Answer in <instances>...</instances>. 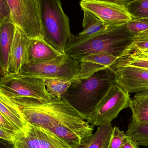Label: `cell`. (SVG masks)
<instances>
[{
  "instance_id": "6da1fadb",
  "label": "cell",
  "mask_w": 148,
  "mask_h": 148,
  "mask_svg": "<svg viewBox=\"0 0 148 148\" xmlns=\"http://www.w3.org/2000/svg\"><path fill=\"white\" fill-rule=\"evenodd\" d=\"M135 36L127 29L126 24L88 36L74 35L65 53L79 62L83 57L96 53L109 54L121 58L130 51Z\"/></svg>"
},
{
  "instance_id": "7a4b0ae2",
  "label": "cell",
  "mask_w": 148,
  "mask_h": 148,
  "mask_svg": "<svg viewBox=\"0 0 148 148\" xmlns=\"http://www.w3.org/2000/svg\"><path fill=\"white\" fill-rule=\"evenodd\" d=\"M115 84V73L110 67L86 79L73 80L61 99L70 104L87 121L110 86Z\"/></svg>"
},
{
  "instance_id": "3957f363",
  "label": "cell",
  "mask_w": 148,
  "mask_h": 148,
  "mask_svg": "<svg viewBox=\"0 0 148 148\" xmlns=\"http://www.w3.org/2000/svg\"><path fill=\"white\" fill-rule=\"evenodd\" d=\"M11 99L19 106L28 123L47 130L67 121L84 119L67 102L56 97H52L48 101L28 97Z\"/></svg>"
},
{
  "instance_id": "277c9868",
  "label": "cell",
  "mask_w": 148,
  "mask_h": 148,
  "mask_svg": "<svg viewBox=\"0 0 148 148\" xmlns=\"http://www.w3.org/2000/svg\"><path fill=\"white\" fill-rule=\"evenodd\" d=\"M40 15L44 40L61 53L73 39L70 20L61 0H41Z\"/></svg>"
},
{
  "instance_id": "5b68a950",
  "label": "cell",
  "mask_w": 148,
  "mask_h": 148,
  "mask_svg": "<svg viewBox=\"0 0 148 148\" xmlns=\"http://www.w3.org/2000/svg\"><path fill=\"white\" fill-rule=\"evenodd\" d=\"M80 62L67 54L54 60L36 64H26L22 67L18 75L34 77L42 79L73 80L78 74Z\"/></svg>"
},
{
  "instance_id": "8992f818",
  "label": "cell",
  "mask_w": 148,
  "mask_h": 148,
  "mask_svg": "<svg viewBox=\"0 0 148 148\" xmlns=\"http://www.w3.org/2000/svg\"><path fill=\"white\" fill-rule=\"evenodd\" d=\"M130 94L117 84L110 86L87 120L91 125L99 126L111 123L120 112L129 108Z\"/></svg>"
},
{
  "instance_id": "52a82bcc",
  "label": "cell",
  "mask_w": 148,
  "mask_h": 148,
  "mask_svg": "<svg viewBox=\"0 0 148 148\" xmlns=\"http://www.w3.org/2000/svg\"><path fill=\"white\" fill-rule=\"evenodd\" d=\"M0 93L10 98L28 97L48 101L52 97L47 91L44 79L18 75L1 77Z\"/></svg>"
},
{
  "instance_id": "ba28073f",
  "label": "cell",
  "mask_w": 148,
  "mask_h": 148,
  "mask_svg": "<svg viewBox=\"0 0 148 148\" xmlns=\"http://www.w3.org/2000/svg\"><path fill=\"white\" fill-rule=\"evenodd\" d=\"M13 23L30 38L43 37L40 11L35 0H7Z\"/></svg>"
},
{
  "instance_id": "9c48e42d",
  "label": "cell",
  "mask_w": 148,
  "mask_h": 148,
  "mask_svg": "<svg viewBox=\"0 0 148 148\" xmlns=\"http://www.w3.org/2000/svg\"><path fill=\"white\" fill-rule=\"evenodd\" d=\"M80 5L83 11L93 13L108 28L123 26L133 20L124 4L101 0H81Z\"/></svg>"
},
{
  "instance_id": "30bf717a",
  "label": "cell",
  "mask_w": 148,
  "mask_h": 148,
  "mask_svg": "<svg viewBox=\"0 0 148 148\" xmlns=\"http://www.w3.org/2000/svg\"><path fill=\"white\" fill-rule=\"evenodd\" d=\"M15 148H71L47 130L28 123L25 130L15 134Z\"/></svg>"
},
{
  "instance_id": "8fae6325",
  "label": "cell",
  "mask_w": 148,
  "mask_h": 148,
  "mask_svg": "<svg viewBox=\"0 0 148 148\" xmlns=\"http://www.w3.org/2000/svg\"><path fill=\"white\" fill-rule=\"evenodd\" d=\"M83 118L74 119L56 125L50 131L71 148H76L93 134L94 126Z\"/></svg>"
},
{
  "instance_id": "7c38bea8",
  "label": "cell",
  "mask_w": 148,
  "mask_h": 148,
  "mask_svg": "<svg viewBox=\"0 0 148 148\" xmlns=\"http://www.w3.org/2000/svg\"><path fill=\"white\" fill-rule=\"evenodd\" d=\"M111 68L116 75V83L129 94L148 90V71L118 62Z\"/></svg>"
},
{
  "instance_id": "4fadbf2b",
  "label": "cell",
  "mask_w": 148,
  "mask_h": 148,
  "mask_svg": "<svg viewBox=\"0 0 148 148\" xmlns=\"http://www.w3.org/2000/svg\"><path fill=\"white\" fill-rule=\"evenodd\" d=\"M120 59L107 53L93 54L85 56L81 60L79 72L73 80L88 78L97 72L111 67Z\"/></svg>"
},
{
  "instance_id": "5bb4252c",
  "label": "cell",
  "mask_w": 148,
  "mask_h": 148,
  "mask_svg": "<svg viewBox=\"0 0 148 148\" xmlns=\"http://www.w3.org/2000/svg\"><path fill=\"white\" fill-rule=\"evenodd\" d=\"M30 37L16 27L13 44L9 56L7 75L19 73L22 67L26 64L27 49Z\"/></svg>"
},
{
  "instance_id": "9a60e30c",
  "label": "cell",
  "mask_w": 148,
  "mask_h": 148,
  "mask_svg": "<svg viewBox=\"0 0 148 148\" xmlns=\"http://www.w3.org/2000/svg\"><path fill=\"white\" fill-rule=\"evenodd\" d=\"M61 54V52L47 43L43 37L30 38L27 49L25 64L46 62Z\"/></svg>"
},
{
  "instance_id": "2e32d148",
  "label": "cell",
  "mask_w": 148,
  "mask_h": 148,
  "mask_svg": "<svg viewBox=\"0 0 148 148\" xmlns=\"http://www.w3.org/2000/svg\"><path fill=\"white\" fill-rule=\"evenodd\" d=\"M16 27L11 22L0 24V65L1 77L7 75L9 56L13 44Z\"/></svg>"
},
{
  "instance_id": "e0dca14e",
  "label": "cell",
  "mask_w": 148,
  "mask_h": 148,
  "mask_svg": "<svg viewBox=\"0 0 148 148\" xmlns=\"http://www.w3.org/2000/svg\"><path fill=\"white\" fill-rule=\"evenodd\" d=\"M0 114L8 120L19 132L25 130L28 123L19 106L11 98L0 93Z\"/></svg>"
},
{
  "instance_id": "ac0fdd59",
  "label": "cell",
  "mask_w": 148,
  "mask_h": 148,
  "mask_svg": "<svg viewBox=\"0 0 148 148\" xmlns=\"http://www.w3.org/2000/svg\"><path fill=\"white\" fill-rule=\"evenodd\" d=\"M129 108L132 113L131 121L138 124L148 123V90L136 93L130 99Z\"/></svg>"
},
{
  "instance_id": "d6986e66",
  "label": "cell",
  "mask_w": 148,
  "mask_h": 148,
  "mask_svg": "<svg viewBox=\"0 0 148 148\" xmlns=\"http://www.w3.org/2000/svg\"><path fill=\"white\" fill-rule=\"evenodd\" d=\"M114 128L111 123L99 126L94 134L76 148H107Z\"/></svg>"
},
{
  "instance_id": "ffe728a7",
  "label": "cell",
  "mask_w": 148,
  "mask_h": 148,
  "mask_svg": "<svg viewBox=\"0 0 148 148\" xmlns=\"http://www.w3.org/2000/svg\"><path fill=\"white\" fill-rule=\"evenodd\" d=\"M83 11V30L76 35L77 36L83 37L92 35L109 28L101 20L93 13L86 10Z\"/></svg>"
},
{
  "instance_id": "44dd1931",
  "label": "cell",
  "mask_w": 148,
  "mask_h": 148,
  "mask_svg": "<svg viewBox=\"0 0 148 148\" xmlns=\"http://www.w3.org/2000/svg\"><path fill=\"white\" fill-rule=\"evenodd\" d=\"M126 134L134 140L139 146L148 147V123L138 124L131 121Z\"/></svg>"
},
{
  "instance_id": "7402d4cb",
  "label": "cell",
  "mask_w": 148,
  "mask_h": 148,
  "mask_svg": "<svg viewBox=\"0 0 148 148\" xmlns=\"http://www.w3.org/2000/svg\"><path fill=\"white\" fill-rule=\"evenodd\" d=\"M44 83L48 93L53 97L61 99L68 89L73 80L50 78L45 79Z\"/></svg>"
},
{
  "instance_id": "603a6c76",
  "label": "cell",
  "mask_w": 148,
  "mask_h": 148,
  "mask_svg": "<svg viewBox=\"0 0 148 148\" xmlns=\"http://www.w3.org/2000/svg\"><path fill=\"white\" fill-rule=\"evenodd\" d=\"M125 5L133 19H148V0H133Z\"/></svg>"
},
{
  "instance_id": "cb8c5ba5",
  "label": "cell",
  "mask_w": 148,
  "mask_h": 148,
  "mask_svg": "<svg viewBox=\"0 0 148 148\" xmlns=\"http://www.w3.org/2000/svg\"><path fill=\"white\" fill-rule=\"evenodd\" d=\"M118 63L127 66L137 67L148 71V58L134 56L127 54L119 59Z\"/></svg>"
},
{
  "instance_id": "d4e9b609",
  "label": "cell",
  "mask_w": 148,
  "mask_h": 148,
  "mask_svg": "<svg viewBox=\"0 0 148 148\" xmlns=\"http://www.w3.org/2000/svg\"><path fill=\"white\" fill-rule=\"evenodd\" d=\"M127 137L126 133L115 126L107 148H121Z\"/></svg>"
},
{
  "instance_id": "484cf974",
  "label": "cell",
  "mask_w": 148,
  "mask_h": 148,
  "mask_svg": "<svg viewBox=\"0 0 148 148\" xmlns=\"http://www.w3.org/2000/svg\"><path fill=\"white\" fill-rule=\"evenodd\" d=\"M129 31L136 35L148 30V19H133L126 24Z\"/></svg>"
},
{
  "instance_id": "4316f807",
  "label": "cell",
  "mask_w": 148,
  "mask_h": 148,
  "mask_svg": "<svg viewBox=\"0 0 148 148\" xmlns=\"http://www.w3.org/2000/svg\"><path fill=\"white\" fill-rule=\"evenodd\" d=\"M133 48L148 49V30L135 35L130 50Z\"/></svg>"
},
{
  "instance_id": "83f0119b",
  "label": "cell",
  "mask_w": 148,
  "mask_h": 148,
  "mask_svg": "<svg viewBox=\"0 0 148 148\" xmlns=\"http://www.w3.org/2000/svg\"><path fill=\"white\" fill-rule=\"evenodd\" d=\"M12 21L11 12L7 0H0V24Z\"/></svg>"
},
{
  "instance_id": "f1b7e54d",
  "label": "cell",
  "mask_w": 148,
  "mask_h": 148,
  "mask_svg": "<svg viewBox=\"0 0 148 148\" xmlns=\"http://www.w3.org/2000/svg\"><path fill=\"white\" fill-rule=\"evenodd\" d=\"M0 128L13 134H16L19 130L7 120L2 114H0Z\"/></svg>"
},
{
  "instance_id": "f546056e",
  "label": "cell",
  "mask_w": 148,
  "mask_h": 148,
  "mask_svg": "<svg viewBox=\"0 0 148 148\" xmlns=\"http://www.w3.org/2000/svg\"><path fill=\"white\" fill-rule=\"evenodd\" d=\"M127 54H129L134 56H140V57L148 58V49L133 48Z\"/></svg>"
},
{
  "instance_id": "4dcf8cb0",
  "label": "cell",
  "mask_w": 148,
  "mask_h": 148,
  "mask_svg": "<svg viewBox=\"0 0 148 148\" xmlns=\"http://www.w3.org/2000/svg\"><path fill=\"white\" fill-rule=\"evenodd\" d=\"M15 134L0 128V138L1 139L14 142Z\"/></svg>"
},
{
  "instance_id": "1f68e13d",
  "label": "cell",
  "mask_w": 148,
  "mask_h": 148,
  "mask_svg": "<svg viewBox=\"0 0 148 148\" xmlns=\"http://www.w3.org/2000/svg\"><path fill=\"white\" fill-rule=\"evenodd\" d=\"M121 148H139V145L134 140L128 136Z\"/></svg>"
},
{
  "instance_id": "d6a6232c",
  "label": "cell",
  "mask_w": 148,
  "mask_h": 148,
  "mask_svg": "<svg viewBox=\"0 0 148 148\" xmlns=\"http://www.w3.org/2000/svg\"><path fill=\"white\" fill-rule=\"evenodd\" d=\"M1 148H15L14 142L0 138Z\"/></svg>"
},
{
  "instance_id": "836d02e7",
  "label": "cell",
  "mask_w": 148,
  "mask_h": 148,
  "mask_svg": "<svg viewBox=\"0 0 148 148\" xmlns=\"http://www.w3.org/2000/svg\"><path fill=\"white\" fill-rule=\"evenodd\" d=\"M101 1H108L113 2L120 4L126 5L127 3L133 1V0H101Z\"/></svg>"
},
{
  "instance_id": "e575fe53",
  "label": "cell",
  "mask_w": 148,
  "mask_h": 148,
  "mask_svg": "<svg viewBox=\"0 0 148 148\" xmlns=\"http://www.w3.org/2000/svg\"><path fill=\"white\" fill-rule=\"evenodd\" d=\"M40 1L41 0H35L36 3H37V5H38V7H39V9H40Z\"/></svg>"
}]
</instances>
